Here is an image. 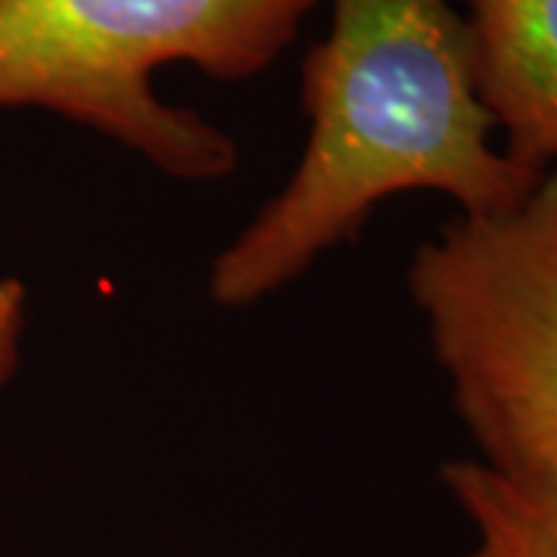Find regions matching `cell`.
Returning <instances> with one entry per match:
<instances>
[{
  "instance_id": "cell-1",
  "label": "cell",
  "mask_w": 557,
  "mask_h": 557,
  "mask_svg": "<svg viewBox=\"0 0 557 557\" xmlns=\"http://www.w3.org/2000/svg\"><path fill=\"white\" fill-rule=\"evenodd\" d=\"M332 3V32L304 62L298 168L211 263L208 295L226 310L285 288L397 193L431 189L461 214H490L539 180L493 143L453 0Z\"/></svg>"
},
{
  "instance_id": "cell-2",
  "label": "cell",
  "mask_w": 557,
  "mask_h": 557,
  "mask_svg": "<svg viewBox=\"0 0 557 557\" xmlns=\"http://www.w3.org/2000/svg\"><path fill=\"white\" fill-rule=\"evenodd\" d=\"M317 0H0V109H47L177 180H223L239 146L152 87L189 62L218 81L263 72Z\"/></svg>"
},
{
  "instance_id": "cell-3",
  "label": "cell",
  "mask_w": 557,
  "mask_h": 557,
  "mask_svg": "<svg viewBox=\"0 0 557 557\" xmlns=\"http://www.w3.org/2000/svg\"><path fill=\"white\" fill-rule=\"evenodd\" d=\"M406 285L478 461L557 468V164L418 245Z\"/></svg>"
},
{
  "instance_id": "cell-4",
  "label": "cell",
  "mask_w": 557,
  "mask_h": 557,
  "mask_svg": "<svg viewBox=\"0 0 557 557\" xmlns=\"http://www.w3.org/2000/svg\"><path fill=\"white\" fill-rule=\"evenodd\" d=\"M478 94L505 156L542 177L557 164V0H461Z\"/></svg>"
},
{
  "instance_id": "cell-5",
  "label": "cell",
  "mask_w": 557,
  "mask_h": 557,
  "mask_svg": "<svg viewBox=\"0 0 557 557\" xmlns=\"http://www.w3.org/2000/svg\"><path fill=\"white\" fill-rule=\"evenodd\" d=\"M440 483L471 523L465 557H557V468L511 474L456 458L440 468Z\"/></svg>"
},
{
  "instance_id": "cell-6",
  "label": "cell",
  "mask_w": 557,
  "mask_h": 557,
  "mask_svg": "<svg viewBox=\"0 0 557 557\" xmlns=\"http://www.w3.org/2000/svg\"><path fill=\"white\" fill-rule=\"evenodd\" d=\"M25 319H28V295L16 276L0 273V391L13 379L20 366L22 338H25Z\"/></svg>"
}]
</instances>
